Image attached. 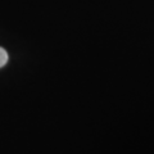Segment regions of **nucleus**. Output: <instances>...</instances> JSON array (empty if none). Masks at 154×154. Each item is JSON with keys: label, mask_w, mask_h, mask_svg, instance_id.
Returning <instances> with one entry per match:
<instances>
[{"label": "nucleus", "mask_w": 154, "mask_h": 154, "mask_svg": "<svg viewBox=\"0 0 154 154\" xmlns=\"http://www.w3.org/2000/svg\"><path fill=\"white\" fill-rule=\"evenodd\" d=\"M8 59H9V55H8L7 50L0 48V68H3V67L8 63Z\"/></svg>", "instance_id": "1"}]
</instances>
